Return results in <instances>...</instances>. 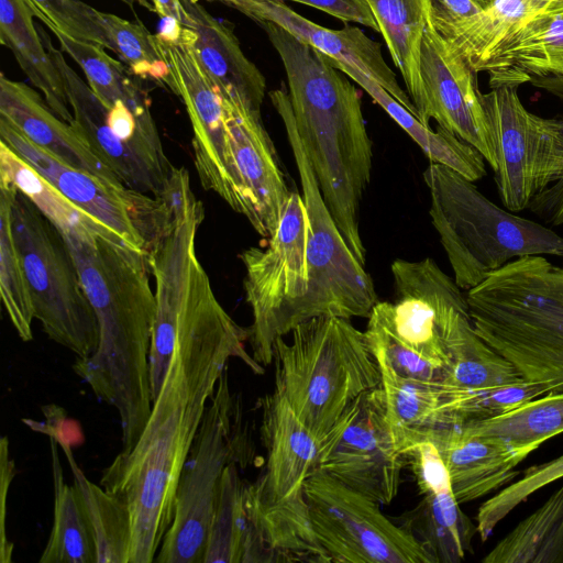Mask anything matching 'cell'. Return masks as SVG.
<instances>
[{"label": "cell", "mask_w": 563, "mask_h": 563, "mask_svg": "<svg viewBox=\"0 0 563 563\" xmlns=\"http://www.w3.org/2000/svg\"><path fill=\"white\" fill-rule=\"evenodd\" d=\"M483 563H563V485L521 520Z\"/></svg>", "instance_id": "obj_34"}, {"label": "cell", "mask_w": 563, "mask_h": 563, "mask_svg": "<svg viewBox=\"0 0 563 563\" xmlns=\"http://www.w3.org/2000/svg\"><path fill=\"white\" fill-rule=\"evenodd\" d=\"M56 438L73 473V485L95 542L97 563H129L131 520L128 507L101 485L87 478L74 457L70 444L57 432Z\"/></svg>", "instance_id": "obj_32"}, {"label": "cell", "mask_w": 563, "mask_h": 563, "mask_svg": "<svg viewBox=\"0 0 563 563\" xmlns=\"http://www.w3.org/2000/svg\"><path fill=\"white\" fill-rule=\"evenodd\" d=\"M16 187L0 179V295L20 339H33V305L11 222V202Z\"/></svg>", "instance_id": "obj_37"}, {"label": "cell", "mask_w": 563, "mask_h": 563, "mask_svg": "<svg viewBox=\"0 0 563 563\" xmlns=\"http://www.w3.org/2000/svg\"><path fill=\"white\" fill-rule=\"evenodd\" d=\"M11 222L34 318L51 340L77 358L89 357L99 342L98 320L65 240L18 189L12 196Z\"/></svg>", "instance_id": "obj_10"}, {"label": "cell", "mask_w": 563, "mask_h": 563, "mask_svg": "<svg viewBox=\"0 0 563 563\" xmlns=\"http://www.w3.org/2000/svg\"><path fill=\"white\" fill-rule=\"evenodd\" d=\"M481 100L495 145L498 195L506 209L522 211L563 178V119L529 112L517 87L495 88Z\"/></svg>", "instance_id": "obj_14"}, {"label": "cell", "mask_w": 563, "mask_h": 563, "mask_svg": "<svg viewBox=\"0 0 563 563\" xmlns=\"http://www.w3.org/2000/svg\"><path fill=\"white\" fill-rule=\"evenodd\" d=\"M179 2L190 19V45L219 96L261 114L266 80L244 55L232 25L211 15L198 0Z\"/></svg>", "instance_id": "obj_24"}, {"label": "cell", "mask_w": 563, "mask_h": 563, "mask_svg": "<svg viewBox=\"0 0 563 563\" xmlns=\"http://www.w3.org/2000/svg\"><path fill=\"white\" fill-rule=\"evenodd\" d=\"M406 463L394 444L379 386L355 400L321 439L314 471L389 505L398 494Z\"/></svg>", "instance_id": "obj_17"}, {"label": "cell", "mask_w": 563, "mask_h": 563, "mask_svg": "<svg viewBox=\"0 0 563 563\" xmlns=\"http://www.w3.org/2000/svg\"><path fill=\"white\" fill-rule=\"evenodd\" d=\"M295 1L313 7L318 10L342 20L355 22L379 32L378 24L374 18L367 0H283Z\"/></svg>", "instance_id": "obj_42"}, {"label": "cell", "mask_w": 563, "mask_h": 563, "mask_svg": "<svg viewBox=\"0 0 563 563\" xmlns=\"http://www.w3.org/2000/svg\"><path fill=\"white\" fill-rule=\"evenodd\" d=\"M206 1H209V2H221L223 4H227L229 7L238 9L240 0H206Z\"/></svg>", "instance_id": "obj_46"}, {"label": "cell", "mask_w": 563, "mask_h": 563, "mask_svg": "<svg viewBox=\"0 0 563 563\" xmlns=\"http://www.w3.org/2000/svg\"><path fill=\"white\" fill-rule=\"evenodd\" d=\"M549 5L548 0H494L479 12L460 19L429 14L439 34L465 59L474 73L488 54L528 15Z\"/></svg>", "instance_id": "obj_30"}, {"label": "cell", "mask_w": 563, "mask_h": 563, "mask_svg": "<svg viewBox=\"0 0 563 563\" xmlns=\"http://www.w3.org/2000/svg\"><path fill=\"white\" fill-rule=\"evenodd\" d=\"M123 1L124 3L129 4V5H132L133 4V0H121Z\"/></svg>", "instance_id": "obj_49"}, {"label": "cell", "mask_w": 563, "mask_h": 563, "mask_svg": "<svg viewBox=\"0 0 563 563\" xmlns=\"http://www.w3.org/2000/svg\"><path fill=\"white\" fill-rule=\"evenodd\" d=\"M268 96L286 130L309 219L308 289L289 316L287 334L316 317L368 318L378 302L374 283L349 247L323 200L296 130L288 90L283 82Z\"/></svg>", "instance_id": "obj_9"}, {"label": "cell", "mask_w": 563, "mask_h": 563, "mask_svg": "<svg viewBox=\"0 0 563 563\" xmlns=\"http://www.w3.org/2000/svg\"><path fill=\"white\" fill-rule=\"evenodd\" d=\"M40 34L62 74L71 124L126 188L162 197L175 166L165 154L152 112L135 111L121 101L106 108L43 29Z\"/></svg>", "instance_id": "obj_11"}, {"label": "cell", "mask_w": 563, "mask_h": 563, "mask_svg": "<svg viewBox=\"0 0 563 563\" xmlns=\"http://www.w3.org/2000/svg\"><path fill=\"white\" fill-rule=\"evenodd\" d=\"M420 69L424 92L420 122L430 128V120L434 119L439 126L475 147L495 172V145L474 71L435 30L429 10Z\"/></svg>", "instance_id": "obj_19"}, {"label": "cell", "mask_w": 563, "mask_h": 563, "mask_svg": "<svg viewBox=\"0 0 563 563\" xmlns=\"http://www.w3.org/2000/svg\"><path fill=\"white\" fill-rule=\"evenodd\" d=\"M405 512L399 526L427 552L432 563H460L473 551L476 523L463 512L452 486L428 490Z\"/></svg>", "instance_id": "obj_27"}, {"label": "cell", "mask_w": 563, "mask_h": 563, "mask_svg": "<svg viewBox=\"0 0 563 563\" xmlns=\"http://www.w3.org/2000/svg\"><path fill=\"white\" fill-rule=\"evenodd\" d=\"M156 35L169 66L170 90L181 98L190 120L194 163L201 186L255 228V210L234 158L222 101L190 45L189 29L181 26L174 40Z\"/></svg>", "instance_id": "obj_16"}, {"label": "cell", "mask_w": 563, "mask_h": 563, "mask_svg": "<svg viewBox=\"0 0 563 563\" xmlns=\"http://www.w3.org/2000/svg\"><path fill=\"white\" fill-rule=\"evenodd\" d=\"M240 397L232 393L228 368L220 377L178 482L174 519L157 563H203L217 488L224 468L254 463L255 448L244 423Z\"/></svg>", "instance_id": "obj_8"}, {"label": "cell", "mask_w": 563, "mask_h": 563, "mask_svg": "<svg viewBox=\"0 0 563 563\" xmlns=\"http://www.w3.org/2000/svg\"><path fill=\"white\" fill-rule=\"evenodd\" d=\"M33 426L49 439L54 484V522L40 563H97L95 542L76 489L64 479L56 432L49 423Z\"/></svg>", "instance_id": "obj_33"}, {"label": "cell", "mask_w": 563, "mask_h": 563, "mask_svg": "<svg viewBox=\"0 0 563 563\" xmlns=\"http://www.w3.org/2000/svg\"><path fill=\"white\" fill-rule=\"evenodd\" d=\"M0 118L30 142L59 161L122 184L71 123L60 119L38 92L21 81L0 77ZM123 185V184H122Z\"/></svg>", "instance_id": "obj_25"}, {"label": "cell", "mask_w": 563, "mask_h": 563, "mask_svg": "<svg viewBox=\"0 0 563 563\" xmlns=\"http://www.w3.org/2000/svg\"><path fill=\"white\" fill-rule=\"evenodd\" d=\"M459 426L472 434L497 437L514 446L537 450L563 432V391H550L507 413Z\"/></svg>", "instance_id": "obj_36"}, {"label": "cell", "mask_w": 563, "mask_h": 563, "mask_svg": "<svg viewBox=\"0 0 563 563\" xmlns=\"http://www.w3.org/2000/svg\"><path fill=\"white\" fill-rule=\"evenodd\" d=\"M550 391L548 384L525 378L473 391H454L445 388L441 427L494 418Z\"/></svg>", "instance_id": "obj_38"}, {"label": "cell", "mask_w": 563, "mask_h": 563, "mask_svg": "<svg viewBox=\"0 0 563 563\" xmlns=\"http://www.w3.org/2000/svg\"><path fill=\"white\" fill-rule=\"evenodd\" d=\"M495 88L531 81L563 98V0L528 15L478 68Z\"/></svg>", "instance_id": "obj_20"}, {"label": "cell", "mask_w": 563, "mask_h": 563, "mask_svg": "<svg viewBox=\"0 0 563 563\" xmlns=\"http://www.w3.org/2000/svg\"><path fill=\"white\" fill-rule=\"evenodd\" d=\"M0 141L22 157L65 197L115 232L128 245L146 254L148 238L163 214L162 198L73 167L30 142L0 118Z\"/></svg>", "instance_id": "obj_18"}, {"label": "cell", "mask_w": 563, "mask_h": 563, "mask_svg": "<svg viewBox=\"0 0 563 563\" xmlns=\"http://www.w3.org/2000/svg\"><path fill=\"white\" fill-rule=\"evenodd\" d=\"M424 441L438 449L460 504L511 483L519 474L516 466L536 450L514 446L497 437L472 434L459 424L439 427Z\"/></svg>", "instance_id": "obj_23"}, {"label": "cell", "mask_w": 563, "mask_h": 563, "mask_svg": "<svg viewBox=\"0 0 563 563\" xmlns=\"http://www.w3.org/2000/svg\"><path fill=\"white\" fill-rule=\"evenodd\" d=\"M250 330L224 310L181 321L161 389L135 444L103 470L100 485L129 509V563H151L175 514L180 474L218 382L236 357L264 374L246 351Z\"/></svg>", "instance_id": "obj_1"}, {"label": "cell", "mask_w": 563, "mask_h": 563, "mask_svg": "<svg viewBox=\"0 0 563 563\" xmlns=\"http://www.w3.org/2000/svg\"><path fill=\"white\" fill-rule=\"evenodd\" d=\"M246 484L236 464L224 468L217 488L203 563L275 562L250 519Z\"/></svg>", "instance_id": "obj_26"}, {"label": "cell", "mask_w": 563, "mask_h": 563, "mask_svg": "<svg viewBox=\"0 0 563 563\" xmlns=\"http://www.w3.org/2000/svg\"><path fill=\"white\" fill-rule=\"evenodd\" d=\"M328 59L333 67L361 86L421 147L431 163L445 165L471 181L479 180L486 175V161L475 147L439 125L433 131L422 124L379 84L357 68L329 56Z\"/></svg>", "instance_id": "obj_29"}, {"label": "cell", "mask_w": 563, "mask_h": 563, "mask_svg": "<svg viewBox=\"0 0 563 563\" xmlns=\"http://www.w3.org/2000/svg\"><path fill=\"white\" fill-rule=\"evenodd\" d=\"M0 179L12 183L58 231L69 228H86L102 236L124 242L115 232L78 208L1 141Z\"/></svg>", "instance_id": "obj_35"}, {"label": "cell", "mask_w": 563, "mask_h": 563, "mask_svg": "<svg viewBox=\"0 0 563 563\" xmlns=\"http://www.w3.org/2000/svg\"><path fill=\"white\" fill-rule=\"evenodd\" d=\"M313 532L329 562L432 563L412 536L379 504L332 476L313 471L305 483Z\"/></svg>", "instance_id": "obj_15"}, {"label": "cell", "mask_w": 563, "mask_h": 563, "mask_svg": "<svg viewBox=\"0 0 563 563\" xmlns=\"http://www.w3.org/2000/svg\"><path fill=\"white\" fill-rule=\"evenodd\" d=\"M265 465L246 484L253 527L276 562H329L310 521L305 483L316 470L319 441L275 393L258 399Z\"/></svg>", "instance_id": "obj_7"}, {"label": "cell", "mask_w": 563, "mask_h": 563, "mask_svg": "<svg viewBox=\"0 0 563 563\" xmlns=\"http://www.w3.org/2000/svg\"><path fill=\"white\" fill-rule=\"evenodd\" d=\"M104 24L114 44L115 52L140 78L155 80L172 88V75L157 35L152 34L141 22H131L115 14L102 12Z\"/></svg>", "instance_id": "obj_39"}, {"label": "cell", "mask_w": 563, "mask_h": 563, "mask_svg": "<svg viewBox=\"0 0 563 563\" xmlns=\"http://www.w3.org/2000/svg\"><path fill=\"white\" fill-rule=\"evenodd\" d=\"M560 478H563V455L525 470L518 481L511 482L479 506L476 527L481 540L486 541L496 526L533 493Z\"/></svg>", "instance_id": "obj_40"}, {"label": "cell", "mask_w": 563, "mask_h": 563, "mask_svg": "<svg viewBox=\"0 0 563 563\" xmlns=\"http://www.w3.org/2000/svg\"><path fill=\"white\" fill-rule=\"evenodd\" d=\"M64 34L115 52L102 12L81 0H27Z\"/></svg>", "instance_id": "obj_41"}, {"label": "cell", "mask_w": 563, "mask_h": 563, "mask_svg": "<svg viewBox=\"0 0 563 563\" xmlns=\"http://www.w3.org/2000/svg\"><path fill=\"white\" fill-rule=\"evenodd\" d=\"M238 10L256 22H273L330 58L357 68L418 118L410 97L385 62L382 45L360 27L327 29L298 14L283 0H240Z\"/></svg>", "instance_id": "obj_21"}, {"label": "cell", "mask_w": 563, "mask_h": 563, "mask_svg": "<svg viewBox=\"0 0 563 563\" xmlns=\"http://www.w3.org/2000/svg\"><path fill=\"white\" fill-rule=\"evenodd\" d=\"M476 333L520 375L563 391V266L518 257L467 290Z\"/></svg>", "instance_id": "obj_4"}, {"label": "cell", "mask_w": 563, "mask_h": 563, "mask_svg": "<svg viewBox=\"0 0 563 563\" xmlns=\"http://www.w3.org/2000/svg\"><path fill=\"white\" fill-rule=\"evenodd\" d=\"M423 178L433 227L461 289H472L518 257L563 258V236L498 207L454 169L431 163Z\"/></svg>", "instance_id": "obj_6"}, {"label": "cell", "mask_w": 563, "mask_h": 563, "mask_svg": "<svg viewBox=\"0 0 563 563\" xmlns=\"http://www.w3.org/2000/svg\"><path fill=\"white\" fill-rule=\"evenodd\" d=\"M35 12L27 0H0V42L12 51L23 73L51 109L73 122L66 87L58 68L37 33Z\"/></svg>", "instance_id": "obj_28"}, {"label": "cell", "mask_w": 563, "mask_h": 563, "mask_svg": "<svg viewBox=\"0 0 563 563\" xmlns=\"http://www.w3.org/2000/svg\"><path fill=\"white\" fill-rule=\"evenodd\" d=\"M16 467L10 456L9 439L3 435L0 439V562L8 563L12 560L14 545L9 540L5 529L7 496Z\"/></svg>", "instance_id": "obj_43"}, {"label": "cell", "mask_w": 563, "mask_h": 563, "mask_svg": "<svg viewBox=\"0 0 563 563\" xmlns=\"http://www.w3.org/2000/svg\"><path fill=\"white\" fill-rule=\"evenodd\" d=\"M391 274L395 301H378L368 318L446 374L453 352L475 331L466 295L429 257L415 262L396 260Z\"/></svg>", "instance_id": "obj_12"}, {"label": "cell", "mask_w": 563, "mask_h": 563, "mask_svg": "<svg viewBox=\"0 0 563 563\" xmlns=\"http://www.w3.org/2000/svg\"><path fill=\"white\" fill-rule=\"evenodd\" d=\"M395 66L419 111L424 92L420 58L430 0H367Z\"/></svg>", "instance_id": "obj_31"}, {"label": "cell", "mask_w": 563, "mask_h": 563, "mask_svg": "<svg viewBox=\"0 0 563 563\" xmlns=\"http://www.w3.org/2000/svg\"><path fill=\"white\" fill-rule=\"evenodd\" d=\"M483 9L489 5L494 0H475Z\"/></svg>", "instance_id": "obj_48"}, {"label": "cell", "mask_w": 563, "mask_h": 563, "mask_svg": "<svg viewBox=\"0 0 563 563\" xmlns=\"http://www.w3.org/2000/svg\"><path fill=\"white\" fill-rule=\"evenodd\" d=\"M154 11L164 20H170L187 27L190 19L184 11L179 0H151Z\"/></svg>", "instance_id": "obj_45"}, {"label": "cell", "mask_w": 563, "mask_h": 563, "mask_svg": "<svg viewBox=\"0 0 563 563\" xmlns=\"http://www.w3.org/2000/svg\"><path fill=\"white\" fill-rule=\"evenodd\" d=\"M257 24L282 59L296 130L323 200L349 247L365 266L358 212L371 181L373 143L360 93L327 55L273 22Z\"/></svg>", "instance_id": "obj_3"}, {"label": "cell", "mask_w": 563, "mask_h": 563, "mask_svg": "<svg viewBox=\"0 0 563 563\" xmlns=\"http://www.w3.org/2000/svg\"><path fill=\"white\" fill-rule=\"evenodd\" d=\"M221 101L234 158L255 210L254 229L269 239L280 224L291 191L261 114L228 99Z\"/></svg>", "instance_id": "obj_22"}, {"label": "cell", "mask_w": 563, "mask_h": 563, "mask_svg": "<svg viewBox=\"0 0 563 563\" xmlns=\"http://www.w3.org/2000/svg\"><path fill=\"white\" fill-rule=\"evenodd\" d=\"M529 208L552 225L563 224V178L537 196Z\"/></svg>", "instance_id": "obj_44"}, {"label": "cell", "mask_w": 563, "mask_h": 563, "mask_svg": "<svg viewBox=\"0 0 563 563\" xmlns=\"http://www.w3.org/2000/svg\"><path fill=\"white\" fill-rule=\"evenodd\" d=\"M309 219L303 198L291 191L280 224L265 249L252 246L240 258L253 322L249 344L263 367L273 363V345L287 335L290 313L308 289L307 241Z\"/></svg>", "instance_id": "obj_13"}, {"label": "cell", "mask_w": 563, "mask_h": 563, "mask_svg": "<svg viewBox=\"0 0 563 563\" xmlns=\"http://www.w3.org/2000/svg\"><path fill=\"white\" fill-rule=\"evenodd\" d=\"M289 335L273 345V391L320 442L355 400L382 385L379 365L350 319L316 317Z\"/></svg>", "instance_id": "obj_5"}, {"label": "cell", "mask_w": 563, "mask_h": 563, "mask_svg": "<svg viewBox=\"0 0 563 563\" xmlns=\"http://www.w3.org/2000/svg\"><path fill=\"white\" fill-rule=\"evenodd\" d=\"M139 2L144 5L145 8L150 9V10H154L153 8V4L151 2V0H139Z\"/></svg>", "instance_id": "obj_47"}, {"label": "cell", "mask_w": 563, "mask_h": 563, "mask_svg": "<svg viewBox=\"0 0 563 563\" xmlns=\"http://www.w3.org/2000/svg\"><path fill=\"white\" fill-rule=\"evenodd\" d=\"M96 313L99 342L77 358L75 374L113 407L121 424V452L135 444L153 399L150 353L156 316L146 254L86 228L60 230Z\"/></svg>", "instance_id": "obj_2"}]
</instances>
